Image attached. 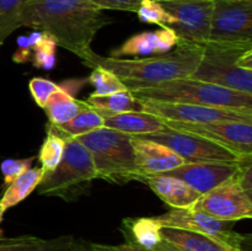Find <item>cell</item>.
Masks as SVG:
<instances>
[{
  "label": "cell",
  "mask_w": 252,
  "mask_h": 251,
  "mask_svg": "<svg viewBox=\"0 0 252 251\" xmlns=\"http://www.w3.org/2000/svg\"><path fill=\"white\" fill-rule=\"evenodd\" d=\"M63 88L64 86L58 85V84L53 83V81L44 78H33L29 83L30 93H31L32 97H33L34 102H36L41 108L44 107L47 100H48L54 93L61 91Z\"/></svg>",
  "instance_id": "cell-30"
},
{
  "label": "cell",
  "mask_w": 252,
  "mask_h": 251,
  "mask_svg": "<svg viewBox=\"0 0 252 251\" xmlns=\"http://www.w3.org/2000/svg\"><path fill=\"white\" fill-rule=\"evenodd\" d=\"M4 213H5V211L1 208V207H0V224H1V221H2V217H4ZM1 236H2V230L0 229V238H1Z\"/></svg>",
  "instance_id": "cell-38"
},
{
  "label": "cell",
  "mask_w": 252,
  "mask_h": 251,
  "mask_svg": "<svg viewBox=\"0 0 252 251\" xmlns=\"http://www.w3.org/2000/svg\"><path fill=\"white\" fill-rule=\"evenodd\" d=\"M234 251H246V250H244V249H236V250H234Z\"/></svg>",
  "instance_id": "cell-39"
},
{
  "label": "cell",
  "mask_w": 252,
  "mask_h": 251,
  "mask_svg": "<svg viewBox=\"0 0 252 251\" xmlns=\"http://www.w3.org/2000/svg\"><path fill=\"white\" fill-rule=\"evenodd\" d=\"M132 144L135 166L144 177L164 174L186 164L176 153L160 143L132 137Z\"/></svg>",
  "instance_id": "cell-15"
},
{
  "label": "cell",
  "mask_w": 252,
  "mask_h": 251,
  "mask_svg": "<svg viewBox=\"0 0 252 251\" xmlns=\"http://www.w3.org/2000/svg\"><path fill=\"white\" fill-rule=\"evenodd\" d=\"M137 138L153 140V142L166 145L181 159H184L185 162H240L249 157L201 135L172 129L167 126H165L164 129L160 132Z\"/></svg>",
  "instance_id": "cell-7"
},
{
  "label": "cell",
  "mask_w": 252,
  "mask_h": 251,
  "mask_svg": "<svg viewBox=\"0 0 252 251\" xmlns=\"http://www.w3.org/2000/svg\"><path fill=\"white\" fill-rule=\"evenodd\" d=\"M65 139L62 137L51 125H48L47 135L39 149L38 159L44 172L52 171L56 169L63 157L65 152Z\"/></svg>",
  "instance_id": "cell-27"
},
{
  "label": "cell",
  "mask_w": 252,
  "mask_h": 251,
  "mask_svg": "<svg viewBox=\"0 0 252 251\" xmlns=\"http://www.w3.org/2000/svg\"><path fill=\"white\" fill-rule=\"evenodd\" d=\"M86 102L103 118L123 112H143L142 101L135 98L129 90L106 96H91Z\"/></svg>",
  "instance_id": "cell-23"
},
{
  "label": "cell",
  "mask_w": 252,
  "mask_h": 251,
  "mask_svg": "<svg viewBox=\"0 0 252 251\" xmlns=\"http://www.w3.org/2000/svg\"><path fill=\"white\" fill-rule=\"evenodd\" d=\"M140 21L159 25L160 27H171L175 19L162 7L159 0H142L137 11Z\"/></svg>",
  "instance_id": "cell-29"
},
{
  "label": "cell",
  "mask_w": 252,
  "mask_h": 251,
  "mask_svg": "<svg viewBox=\"0 0 252 251\" xmlns=\"http://www.w3.org/2000/svg\"><path fill=\"white\" fill-rule=\"evenodd\" d=\"M76 139L89 150L97 179L111 184L125 185L129 181L144 182L134 161L132 137L110 128H98Z\"/></svg>",
  "instance_id": "cell-4"
},
{
  "label": "cell",
  "mask_w": 252,
  "mask_h": 251,
  "mask_svg": "<svg viewBox=\"0 0 252 251\" xmlns=\"http://www.w3.org/2000/svg\"><path fill=\"white\" fill-rule=\"evenodd\" d=\"M208 42L252 44V0H214Z\"/></svg>",
  "instance_id": "cell-8"
},
{
  "label": "cell",
  "mask_w": 252,
  "mask_h": 251,
  "mask_svg": "<svg viewBox=\"0 0 252 251\" xmlns=\"http://www.w3.org/2000/svg\"><path fill=\"white\" fill-rule=\"evenodd\" d=\"M143 112L150 113L162 121L182 123H207L214 121L235 120L252 123V112L229 108L209 107L191 103L160 102V101L140 100Z\"/></svg>",
  "instance_id": "cell-13"
},
{
  "label": "cell",
  "mask_w": 252,
  "mask_h": 251,
  "mask_svg": "<svg viewBox=\"0 0 252 251\" xmlns=\"http://www.w3.org/2000/svg\"><path fill=\"white\" fill-rule=\"evenodd\" d=\"M62 137L66 143L63 157L56 169L44 172L37 193L71 202L89 191L94 180L97 179V172L91 154L76 138Z\"/></svg>",
  "instance_id": "cell-5"
},
{
  "label": "cell",
  "mask_w": 252,
  "mask_h": 251,
  "mask_svg": "<svg viewBox=\"0 0 252 251\" xmlns=\"http://www.w3.org/2000/svg\"><path fill=\"white\" fill-rule=\"evenodd\" d=\"M175 19L170 29L179 39L204 46L211 34L214 0H159Z\"/></svg>",
  "instance_id": "cell-9"
},
{
  "label": "cell",
  "mask_w": 252,
  "mask_h": 251,
  "mask_svg": "<svg viewBox=\"0 0 252 251\" xmlns=\"http://www.w3.org/2000/svg\"><path fill=\"white\" fill-rule=\"evenodd\" d=\"M76 239L71 235L54 239H41L24 235L17 238H0V251H73Z\"/></svg>",
  "instance_id": "cell-19"
},
{
  "label": "cell",
  "mask_w": 252,
  "mask_h": 251,
  "mask_svg": "<svg viewBox=\"0 0 252 251\" xmlns=\"http://www.w3.org/2000/svg\"><path fill=\"white\" fill-rule=\"evenodd\" d=\"M103 127L125 133L130 137H142L164 129L160 118L147 112H123L105 118Z\"/></svg>",
  "instance_id": "cell-18"
},
{
  "label": "cell",
  "mask_w": 252,
  "mask_h": 251,
  "mask_svg": "<svg viewBox=\"0 0 252 251\" xmlns=\"http://www.w3.org/2000/svg\"><path fill=\"white\" fill-rule=\"evenodd\" d=\"M31 53L32 49L31 46H30L29 37H22V38L19 39V49L14 53L12 59L17 63H24V62L31 59Z\"/></svg>",
  "instance_id": "cell-35"
},
{
  "label": "cell",
  "mask_w": 252,
  "mask_h": 251,
  "mask_svg": "<svg viewBox=\"0 0 252 251\" xmlns=\"http://www.w3.org/2000/svg\"><path fill=\"white\" fill-rule=\"evenodd\" d=\"M157 220L162 226L169 228H179L185 230L196 231V233L204 234L216 240L220 241L224 245L230 249H244V241L246 238L241 234L234 230L235 221L219 220L211 216L197 212L194 209H174L155 217Z\"/></svg>",
  "instance_id": "cell-10"
},
{
  "label": "cell",
  "mask_w": 252,
  "mask_h": 251,
  "mask_svg": "<svg viewBox=\"0 0 252 251\" xmlns=\"http://www.w3.org/2000/svg\"><path fill=\"white\" fill-rule=\"evenodd\" d=\"M101 10H121L135 12L142 0H88Z\"/></svg>",
  "instance_id": "cell-32"
},
{
  "label": "cell",
  "mask_w": 252,
  "mask_h": 251,
  "mask_svg": "<svg viewBox=\"0 0 252 251\" xmlns=\"http://www.w3.org/2000/svg\"><path fill=\"white\" fill-rule=\"evenodd\" d=\"M144 182L162 202L174 209L192 208L202 196L181 180L166 175L148 176Z\"/></svg>",
  "instance_id": "cell-17"
},
{
  "label": "cell",
  "mask_w": 252,
  "mask_h": 251,
  "mask_svg": "<svg viewBox=\"0 0 252 251\" xmlns=\"http://www.w3.org/2000/svg\"><path fill=\"white\" fill-rule=\"evenodd\" d=\"M110 22L103 10L88 0H30L0 22V47L15 30L37 27L81 58L91 49L96 33Z\"/></svg>",
  "instance_id": "cell-1"
},
{
  "label": "cell",
  "mask_w": 252,
  "mask_h": 251,
  "mask_svg": "<svg viewBox=\"0 0 252 251\" xmlns=\"http://www.w3.org/2000/svg\"><path fill=\"white\" fill-rule=\"evenodd\" d=\"M243 161L186 162V164L181 165L176 169H172L160 175H166V176L181 180L185 184L189 185L191 188L198 192L199 194H204L216 188V187L223 185L224 182L234 179L238 174Z\"/></svg>",
  "instance_id": "cell-14"
},
{
  "label": "cell",
  "mask_w": 252,
  "mask_h": 251,
  "mask_svg": "<svg viewBox=\"0 0 252 251\" xmlns=\"http://www.w3.org/2000/svg\"><path fill=\"white\" fill-rule=\"evenodd\" d=\"M103 123H105V118L97 111L91 107L89 110L84 111V112L79 113L78 116H75V117L71 118L68 122L63 123V125L51 126H53L57 132L61 133L62 135L76 138L79 135L86 134V133L98 129V128H102Z\"/></svg>",
  "instance_id": "cell-25"
},
{
  "label": "cell",
  "mask_w": 252,
  "mask_h": 251,
  "mask_svg": "<svg viewBox=\"0 0 252 251\" xmlns=\"http://www.w3.org/2000/svg\"><path fill=\"white\" fill-rule=\"evenodd\" d=\"M29 1L30 0H0V22L12 16L22 5Z\"/></svg>",
  "instance_id": "cell-34"
},
{
  "label": "cell",
  "mask_w": 252,
  "mask_h": 251,
  "mask_svg": "<svg viewBox=\"0 0 252 251\" xmlns=\"http://www.w3.org/2000/svg\"><path fill=\"white\" fill-rule=\"evenodd\" d=\"M89 81L95 89L91 96H106L127 90L125 84L112 71L101 68V66L94 68L93 73L89 76Z\"/></svg>",
  "instance_id": "cell-28"
},
{
  "label": "cell",
  "mask_w": 252,
  "mask_h": 251,
  "mask_svg": "<svg viewBox=\"0 0 252 251\" xmlns=\"http://www.w3.org/2000/svg\"><path fill=\"white\" fill-rule=\"evenodd\" d=\"M89 108H91V106L86 102V100L75 98L65 88H63L47 100L43 110L48 117L49 125L58 126L68 122Z\"/></svg>",
  "instance_id": "cell-21"
},
{
  "label": "cell",
  "mask_w": 252,
  "mask_h": 251,
  "mask_svg": "<svg viewBox=\"0 0 252 251\" xmlns=\"http://www.w3.org/2000/svg\"><path fill=\"white\" fill-rule=\"evenodd\" d=\"M34 157H26V159H6L1 162L0 169L4 176V184L9 186L15 179L26 172L27 170L31 169L33 164Z\"/></svg>",
  "instance_id": "cell-31"
},
{
  "label": "cell",
  "mask_w": 252,
  "mask_h": 251,
  "mask_svg": "<svg viewBox=\"0 0 252 251\" xmlns=\"http://www.w3.org/2000/svg\"><path fill=\"white\" fill-rule=\"evenodd\" d=\"M73 251H89L88 244L81 243V241H76L75 246H74Z\"/></svg>",
  "instance_id": "cell-37"
},
{
  "label": "cell",
  "mask_w": 252,
  "mask_h": 251,
  "mask_svg": "<svg viewBox=\"0 0 252 251\" xmlns=\"http://www.w3.org/2000/svg\"><path fill=\"white\" fill-rule=\"evenodd\" d=\"M162 225L157 220L155 217L152 218H126L122 221L123 236L127 239V243L135 244L145 249H153L162 240Z\"/></svg>",
  "instance_id": "cell-22"
},
{
  "label": "cell",
  "mask_w": 252,
  "mask_h": 251,
  "mask_svg": "<svg viewBox=\"0 0 252 251\" xmlns=\"http://www.w3.org/2000/svg\"><path fill=\"white\" fill-rule=\"evenodd\" d=\"M30 46L33 54L32 63L36 68L52 69L56 63V49L58 47L56 38L47 32H34L29 37Z\"/></svg>",
  "instance_id": "cell-26"
},
{
  "label": "cell",
  "mask_w": 252,
  "mask_h": 251,
  "mask_svg": "<svg viewBox=\"0 0 252 251\" xmlns=\"http://www.w3.org/2000/svg\"><path fill=\"white\" fill-rule=\"evenodd\" d=\"M162 122L172 129L201 135L245 157L252 155V123L250 122L235 120L207 123H182L172 121Z\"/></svg>",
  "instance_id": "cell-12"
},
{
  "label": "cell",
  "mask_w": 252,
  "mask_h": 251,
  "mask_svg": "<svg viewBox=\"0 0 252 251\" xmlns=\"http://www.w3.org/2000/svg\"><path fill=\"white\" fill-rule=\"evenodd\" d=\"M202 56L203 47L179 39L174 51L154 57H103L90 49L80 59L89 68L101 66L112 71L127 90L134 91L167 80L189 78L198 66Z\"/></svg>",
  "instance_id": "cell-2"
},
{
  "label": "cell",
  "mask_w": 252,
  "mask_h": 251,
  "mask_svg": "<svg viewBox=\"0 0 252 251\" xmlns=\"http://www.w3.org/2000/svg\"><path fill=\"white\" fill-rule=\"evenodd\" d=\"M202 47L203 56L189 78L252 95V70H246L236 65L240 54L246 49L252 48V44L207 42Z\"/></svg>",
  "instance_id": "cell-6"
},
{
  "label": "cell",
  "mask_w": 252,
  "mask_h": 251,
  "mask_svg": "<svg viewBox=\"0 0 252 251\" xmlns=\"http://www.w3.org/2000/svg\"><path fill=\"white\" fill-rule=\"evenodd\" d=\"M192 209L219 220L238 221L252 217V196L241 188L234 177L202 194Z\"/></svg>",
  "instance_id": "cell-11"
},
{
  "label": "cell",
  "mask_w": 252,
  "mask_h": 251,
  "mask_svg": "<svg viewBox=\"0 0 252 251\" xmlns=\"http://www.w3.org/2000/svg\"><path fill=\"white\" fill-rule=\"evenodd\" d=\"M179 42V37L170 27H161L154 32H142L128 38L111 57L157 56L167 53Z\"/></svg>",
  "instance_id": "cell-16"
},
{
  "label": "cell",
  "mask_w": 252,
  "mask_h": 251,
  "mask_svg": "<svg viewBox=\"0 0 252 251\" xmlns=\"http://www.w3.org/2000/svg\"><path fill=\"white\" fill-rule=\"evenodd\" d=\"M130 93L138 100L191 103L252 112L251 94L230 90L216 84L196 80L193 78L167 80Z\"/></svg>",
  "instance_id": "cell-3"
},
{
  "label": "cell",
  "mask_w": 252,
  "mask_h": 251,
  "mask_svg": "<svg viewBox=\"0 0 252 251\" xmlns=\"http://www.w3.org/2000/svg\"><path fill=\"white\" fill-rule=\"evenodd\" d=\"M43 175L44 170L42 167H31L26 172L20 175L7 186L6 191L0 198V207L4 211H7L24 201L37 188Z\"/></svg>",
  "instance_id": "cell-24"
},
{
  "label": "cell",
  "mask_w": 252,
  "mask_h": 251,
  "mask_svg": "<svg viewBox=\"0 0 252 251\" xmlns=\"http://www.w3.org/2000/svg\"><path fill=\"white\" fill-rule=\"evenodd\" d=\"M88 248L89 251H154L129 243L121 244V245H106V244L89 243Z\"/></svg>",
  "instance_id": "cell-33"
},
{
  "label": "cell",
  "mask_w": 252,
  "mask_h": 251,
  "mask_svg": "<svg viewBox=\"0 0 252 251\" xmlns=\"http://www.w3.org/2000/svg\"><path fill=\"white\" fill-rule=\"evenodd\" d=\"M161 238L182 251H234L220 241L204 234L179 228L162 226Z\"/></svg>",
  "instance_id": "cell-20"
},
{
  "label": "cell",
  "mask_w": 252,
  "mask_h": 251,
  "mask_svg": "<svg viewBox=\"0 0 252 251\" xmlns=\"http://www.w3.org/2000/svg\"><path fill=\"white\" fill-rule=\"evenodd\" d=\"M153 250H154V251H182L181 249H179L177 246L172 245L171 243L164 240V239H162V240L160 241V243L158 244V245L155 246Z\"/></svg>",
  "instance_id": "cell-36"
}]
</instances>
